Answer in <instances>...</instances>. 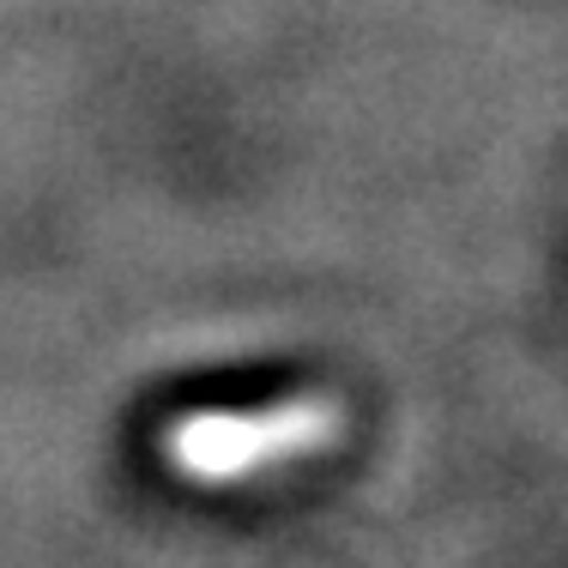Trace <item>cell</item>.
<instances>
[{"mask_svg":"<svg viewBox=\"0 0 568 568\" xmlns=\"http://www.w3.org/2000/svg\"><path fill=\"white\" fill-rule=\"evenodd\" d=\"M345 429L351 412L333 394H296L278 405H248V412H175L158 429V459L187 484H236L333 454Z\"/></svg>","mask_w":568,"mask_h":568,"instance_id":"obj_1","label":"cell"}]
</instances>
